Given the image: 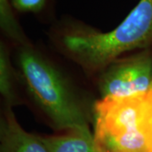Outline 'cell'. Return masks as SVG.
Segmentation results:
<instances>
[{"label": "cell", "mask_w": 152, "mask_h": 152, "mask_svg": "<svg viewBox=\"0 0 152 152\" xmlns=\"http://www.w3.org/2000/svg\"><path fill=\"white\" fill-rule=\"evenodd\" d=\"M15 72L11 64L5 45L0 46V91L6 108H11L19 103V98L15 89Z\"/></svg>", "instance_id": "cell-7"}, {"label": "cell", "mask_w": 152, "mask_h": 152, "mask_svg": "<svg viewBox=\"0 0 152 152\" xmlns=\"http://www.w3.org/2000/svg\"><path fill=\"white\" fill-rule=\"evenodd\" d=\"M18 75L29 96L60 130L87 127L90 113L64 75L31 45L16 56Z\"/></svg>", "instance_id": "cell-2"}, {"label": "cell", "mask_w": 152, "mask_h": 152, "mask_svg": "<svg viewBox=\"0 0 152 152\" xmlns=\"http://www.w3.org/2000/svg\"><path fill=\"white\" fill-rule=\"evenodd\" d=\"M42 138L50 152H100L89 126Z\"/></svg>", "instance_id": "cell-6"}, {"label": "cell", "mask_w": 152, "mask_h": 152, "mask_svg": "<svg viewBox=\"0 0 152 152\" xmlns=\"http://www.w3.org/2000/svg\"><path fill=\"white\" fill-rule=\"evenodd\" d=\"M148 152H152V151H151V150H150V151H149Z\"/></svg>", "instance_id": "cell-11"}, {"label": "cell", "mask_w": 152, "mask_h": 152, "mask_svg": "<svg viewBox=\"0 0 152 152\" xmlns=\"http://www.w3.org/2000/svg\"><path fill=\"white\" fill-rule=\"evenodd\" d=\"M0 152H50L40 136L25 130L11 108H6L0 123Z\"/></svg>", "instance_id": "cell-5"}, {"label": "cell", "mask_w": 152, "mask_h": 152, "mask_svg": "<svg viewBox=\"0 0 152 152\" xmlns=\"http://www.w3.org/2000/svg\"><path fill=\"white\" fill-rule=\"evenodd\" d=\"M102 98L129 97L152 89V53H139L115 60L102 70L98 81Z\"/></svg>", "instance_id": "cell-4"}, {"label": "cell", "mask_w": 152, "mask_h": 152, "mask_svg": "<svg viewBox=\"0 0 152 152\" xmlns=\"http://www.w3.org/2000/svg\"><path fill=\"white\" fill-rule=\"evenodd\" d=\"M66 53L85 69L103 70L125 53L152 46V0H140L123 21L108 32L69 29L60 36Z\"/></svg>", "instance_id": "cell-1"}, {"label": "cell", "mask_w": 152, "mask_h": 152, "mask_svg": "<svg viewBox=\"0 0 152 152\" xmlns=\"http://www.w3.org/2000/svg\"><path fill=\"white\" fill-rule=\"evenodd\" d=\"M47 0H10L12 6L20 12H38L43 9Z\"/></svg>", "instance_id": "cell-10"}, {"label": "cell", "mask_w": 152, "mask_h": 152, "mask_svg": "<svg viewBox=\"0 0 152 152\" xmlns=\"http://www.w3.org/2000/svg\"><path fill=\"white\" fill-rule=\"evenodd\" d=\"M145 94L102 98L95 104L94 138L100 152L149 151L140 124Z\"/></svg>", "instance_id": "cell-3"}, {"label": "cell", "mask_w": 152, "mask_h": 152, "mask_svg": "<svg viewBox=\"0 0 152 152\" xmlns=\"http://www.w3.org/2000/svg\"><path fill=\"white\" fill-rule=\"evenodd\" d=\"M10 0H0V26L4 35L21 46L30 45L21 26L15 17Z\"/></svg>", "instance_id": "cell-8"}, {"label": "cell", "mask_w": 152, "mask_h": 152, "mask_svg": "<svg viewBox=\"0 0 152 152\" xmlns=\"http://www.w3.org/2000/svg\"><path fill=\"white\" fill-rule=\"evenodd\" d=\"M140 124L148 142L149 151H152V89L144 95Z\"/></svg>", "instance_id": "cell-9"}]
</instances>
